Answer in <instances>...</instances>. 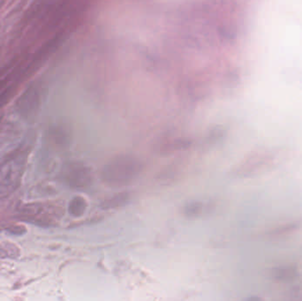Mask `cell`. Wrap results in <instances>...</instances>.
I'll list each match as a JSON object with an SVG mask.
<instances>
[{
    "label": "cell",
    "instance_id": "cell-1",
    "mask_svg": "<svg viewBox=\"0 0 302 301\" xmlns=\"http://www.w3.org/2000/svg\"><path fill=\"white\" fill-rule=\"evenodd\" d=\"M26 156L15 153L0 163V196L8 195L19 186Z\"/></svg>",
    "mask_w": 302,
    "mask_h": 301
},
{
    "label": "cell",
    "instance_id": "cell-2",
    "mask_svg": "<svg viewBox=\"0 0 302 301\" xmlns=\"http://www.w3.org/2000/svg\"><path fill=\"white\" fill-rule=\"evenodd\" d=\"M87 209V202L82 197H75L69 203V213L73 217L79 218L84 214Z\"/></svg>",
    "mask_w": 302,
    "mask_h": 301
},
{
    "label": "cell",
    "instance_id": "cell-3",
    "mask_svg": "<svg viewBox=\"0 0 302 301\" xmlns=\"http://www.w3.org/2000/svg\"><path fill=\"white\" fill-rule=\"evenodd\" d=\"M19 250L10 243L0 244V259H14L19 255Z\"/></svg>",
    "mask_w": 302,
    "mask_h": 301
}]
</instances>
